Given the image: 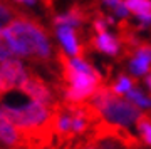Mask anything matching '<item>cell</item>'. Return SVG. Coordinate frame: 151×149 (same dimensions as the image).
Listing matches in <instances>:
<instances>
[{"label": "cell", "mask_w": 151, "mask_h": 149, "mask_svg": "<svg viewBox=\"0 0 151 149\" xmlns=\"http://www.w3.org/2000/svg\"><path fill=\"white\" fill-rule=\"evenodd\" d=\"M0 109L24 136L42 138V134L54 131L52 122L55 107L32 101L22 91H12L0 96Z\"/></svg>", "instance_id": "obj_1"}, {"label": "cell", "mask_w": 151, "mask_h": 149, "mask_svg": "<svg viewBox=\"0 0 151 149\" xmlns=\"http://www.w3.org/2000/svg\"><path fill=\"white\" fill-rule=\"evenodd\" d=\"M2 39L17 59H32L45 62L52 57V44L45 29L32 19L15 17L4 30Z\"/></svg>", "instance_id": "obj_2"}, {"label": "cell", "mask_w": 151, "mask_h": 149, "mask_svg": "<svg viewBox=\"0 0 151 149\" xmlns=\"http://www.w3.org/2000/svg\"><path fill=\"white\" fill-rule=\"evenodd\" d=\"M92 106L101 112V116L106 122L129 128L138 122V119L143 116V112L138 106H134L131 101H126L118 94H114L111 85H101L94 96L89 99Z\"/></svg>", "instance_id": "obj_3"}, {"label": "cell", "mask_w": 151, "mask_h": 149, "mask_svg": "<svg viewBox=\"0 0 151 149\" xmlns=\"http://www.w3.org/2000/svg\"><path fill=\"white\" fill-rule=\"evenodd\" d=\"M30 75L32 74L22 62V59L12 57L0 62V96L12 91H20Z\"/></svg>", "instance_id": "obj_4"}, {"label": "cell", "mask_w": 151, "mask_h": 149, "mask_svg": "<svg viewBox=\"0 0 151 149\" xmlns=\"http://www.w3.org/2000/svg\"><path fill=\"white\" fill-rule=\"evenodd\" d=\"M20 91L27 97H30L32 101H37V102L45 104L49 107H55L54 92L50 91V87L40 77H37V75H30L27 79V82L20 87Z\"/></svg>", "instance_id": "obj_5"}, {"label": "cell", "mask_w": 151, "mask_h": 149, "mask_svg": "<svg viewBox=\"0 0 151 149\" xmlns=\"http://www.w3.org/2000/svg\"><path fill=\"white\" fill-rule=\"evenodd\" d=\"M55 37L60 44L62 52L67 57H82L84 54V47H82L81 40L77 37L76 29L70 27H55Z\"/></svg>", "instance_id": "obj_6"}, {"label": "cell", "mask_w": 151, "mask_h": 149, "mask_svg": "<svg viewBox=\"0 0 151 149\" xmlns=\"http://www.w3.org/2000/svg\"><path fill=\"white\" fill-rule=\"evenodd\" d=\"M25 136L7 119L0 109V148L2 149H17L24 143Z\"/></svg>", "instance_id": "obj_7"}, {"label": "cell", "mask_w": 151, "mask_h": 149, "mask_svg": "<svg viewBox=\"0 0 151 149\" xmlns=\"http://www.w3.org/2000/svg\"><path fill=\"white\" fill-rule=\"evenodd\" d=\"M87 20V14L81 7H72L70 10L59 14L54 17V27H70V29H79Z\"/></svg>", "instance_id": "obj_8"}, {"label": "cell", "mask_w": 151, "mask_h": 149, "mask_svg": "<svg viewBox=\"0 0 151 149\" xmlns=\"http://www.w3.org/2000/svg\"><path fill=\"white\" fill-rule=\"evenodd\" d=\"M91 47L96 49L97 52H103L106 55H118L119 49H121V44L116 37L109 35L108 32L101 34V35H94L91 37Z\"/></svg>", "instance_id": "obj_9"}, {"label": "cell", "mask_w": 151, "mask_h": 149, "mask_svg": "<svg viewBox=\"0 0 151 149\" xmlns=\"http://www.w3.org/2000/svg\"><path fill=\"white\" fill-rule=\"evenodd\" d=\"M136 129L141 136V143L151 146V112H143V116L136 122Z\"/></svg>", "instance_id": "obj_10"}, {"label": "cell", "mask_w": 151, "mask_h": 149, "mask_svg": "<svg viewBox=\"0 0 151 149\" xmlns=\"http://www.w3.org/2000/svg\"><path fill=\"white\" fill-rule=\"evenodd\" d=\"M126 9L134 15H151V0H124Z\"/></svg>", "instance_id": "obj_11"}, {"label": "cell", "mask_w": 151, "mask_h": 149, "mask_svg": "<svg viewBox=\"0 0 151 149\" xmlns=\"http://www.w3.org/2000/svg\"><path fill=\"white\" fill-rule=\"evenodd\" d=\"M136 84H138V80H136V79H129L128 75L119 74V77L116 79V82L111 85V89H113L114 94L121 96V94H128V92H129Z\"/></svg>", "instance_id": "obj_12"}, {"label": "cell", "mask_w": 151, "mask_h": 149, "mask_svg": "<svg viewBox=\"0 0 151 149\" xmlns=\"http://www.w3.org/2000/svg\"><path fill=\"white\" fill-rule=\"evenodd\" d=\"M14 19H15L14 10H12L7 4L0 2V39H2V35H4V30L10 25Z\"/></svg>", "instance_id": "obj_13"}, {"label": "cell", "mask_w": 151, "mask_h": 149, "mask_svg": "<svg viewBox=\"0 0 151 149\" xmlns=\"http://www.w3.org/2000/svg\"><path fill=\"white\" fill-rule=\"evenodd\" d=\"M150 65H151V62H148L145 59L133 57L129 62V70L134 75H145L146 72H150Z\"/></svg>", "instance_id": "obj_14"}, {"label": "cell", "mask_w": 151, "mask_h": 149, "mask_svg": "<svg viewBox=\"0 0 151 149\" xmlns=\"http://www.w3.org/2000/svg\"><path fill=\"white\" fill-rule=\"evenodd\" d=\"M126 96H128V99H129L133 104H138V106H141V107H151V99H148L138 87H133Z\"/></svg>", "instance_id": "obj_15"}, {"label": "cell", "mask_w": 151, "mask_h": 149, "mask_svg": "<svg viewBox=\"0 0 151 149\" xmlns=\"http://www.w3.org/2000/svg\"><path fill=\"white\" fill-rule=\"evenodd\" d=\"M92 29L96 30L97 35L106 34L108 32V22H106V19H104L103 15H99L97 19H94V22H92Z\"/></svg>", "instance_id": "obj_16"}, {"label": "cell", "mask_w": 151, "mask_h": 149, "mask_svg": "<svg viewBox=\"0 0 151 149\" xmlns=\"http://www.w3.org/2000/svg\"><path fill=\"white\" fill-rule=\"evenodd\" d=\"M14 57V54H12L10 47L5 44L4 39H0V62H4V60H9V59Z\"/></svg>", "instance_id": "obj_17"}, {"label": "cell", "mask_w": 151, "mask_h": 149, "mask_svg": "<svg viewBox=\"0 0 151 149\" xmlns=\"http://www.w3.org/2000/svg\"><path fill=\"white\" fill-rule=\"evenodd\" d=\"M114 14H116L118 17H123V19H124V17L129 15V10L126 9V5H124V2H123V4H119V5L114 7Z\"/></svg>", "instance_id": "obj_18"}, {"label": "cell", "mask_w": 151, "mask_h": 149, "mask_svg": "<svg viewBox=\"0 0 151 149\" xmlns=\"http://www.w3.org/2000/svg\"><path fill=\"white\" fill-rule=\"evenodd\" d=\"M104 4H106V5L108 7H116V5H119V4H123V0H103Z\"/></svg>", "instance_id": "obj_19"}, {"label": "cell", "mask_w": 151, "mask_h": 149, "mask_svg": "<svg viewBox=\"0 0 151 149\" xmlns=\"http://www.w3.org/2000/svg\"><path fill=\"white\" fill-rule=\"evenodd\" d=\"M17 4H24V5H29V7H34L37 4V0H15Z\"/></svg>", "instance_id": "obj_20"}, {"label": "cell", "mask_w": 151, "mask_h": 149, "mask_svg": "<svg viewBox=\"0 0 151 149\" xmlns=\"http://www.w3.org/2000/svg\"><path fill=\"white\" fill-rule=\"evenodd\" d=\"M146 84H148V89L151 91V72L148 75H146Z\"/></svg>", "instance_id": "obj_21"}, {"label": "cell", "mask_w": 151, "mask_h": 149, "mask_svg": "<svg viewBox=\"0 0 151 149\" xmlns=\"http://www.w3.org/2000/svg\"><path fill=\"white\" fill-rule=\"evenodd\" d=\"M82 149H99V148H97L96 144H92V143H89V144H87V146H86V148H82Z\"/></svg>", "instance_id": "obj_22"}, {"label": "cell", "mask_w": 151, "mask_h": 149, "mask_svg": "<svg viewBox=\"0 0 151 149\" xmlns=\"http://www.w3.org/2000/svg\"><path fill=\"white\" fill-rule=\"evenodd\" d=\"M0 149H2V148H0Z\"/></svg>", "instance_id": "obj_23"}]
</instances>
